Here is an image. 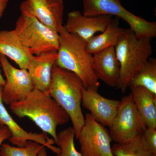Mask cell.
<instances>
[{
    "label": "cell",
    "mask_w": 156,
    "mask_h": 156,
    "mask_svg": "<svg viewBox=\"0 0 156 156\" xmlns=\"http://www.w3.org/2000/svg\"><path fill=\"white\" fill-rule=\"evenodd\" d=\"M11 112L20 119L28 118L43 132L49 134L56 144L57 128L69 122L66 112L50 95L34 89L23 100L9 105Z\"/></svg>",
    "instance_id": "obj_1"
},
{
    "label": "cell",
    "mask_w": 156,
    "mask_h": 156,
    "mask_svg": "<svg viewBox=\"0 0 156 156\" xmlns=\"http://www.w3.org/2000/svg\"><path fill=\"white\" fill-rule=\"evenodd\" d=\"M59 44L56 64L75 74L85 89L98 90L100 82L93 69V55L87 50V41L69 33L64 26L59 31Z\"/></svg>",
    "instance_id": "obj_2"
},
{
    "label": "cell",
    "mask_w": 156,
    "mask_h": 156,
    "mask_svg": "<svg viewBox=\"0 0 156 156\" xmlns=\"http://www.w3.org/2000/svg\"><path fill=\"white\" fill-rule=\"evenodd\" d=\"M85 88L80 79L75 74L54 65L49 95L69 116L76 139L85 122L82 109V97Z\"/></svg>",
    "instance_id": "obj_3"
},
{
    "label": "cell",
    "mask_w": 156,
    "mask_h": 156,
    "mask_svg": "<svg viewBox=\"0 0 156 156\" xmlns=\"http://www.w3.org/2000/svg\"><path fill=\"white\" fill-rule=\"evenodd\" d=\"M152 39L140 37L130 29L115 47L120 64V72L116 88L125 93L131 80L151 58L153 53Z\"/></svg>",
    "instance_id": "obj_4"
},
{
    "label": "cell",
    "mask_w": 156,
    "mask_h": 156,
    "mask_svg": "<svg viewBox=\"0 0 156 156\" xmlns=\"http://www.w3.org/2000/svg\"><path fill=\"white\" fill-rule=\"evenodd\" d=\"M14 30L22 44L33 55L57 52L58 33L50 29L33 16L21 13L15 23Z\"/></svg>",
    "instance_id": "obj_5"
},
{
    "label": "cell",
    "mask_w": 156,
    "mask_h": 156,
    "mask_svg": "<svg viewBox=\"0 0 156 156\" xmlns=\"http://www.w3.org/2000/svg\"><path fill=\"white\" fill-rule=\"evenodd\" d=\"M83 14L85 16L106 15L121 18L140 37L152 39L156 36L155 22L148 21L125 9L119 0H83Z\"/></svg>",
    "instance_id": "obj_6"
},
{
    "label": "cell",
    "mask_w": 156,
    "mask_h": 156,
    "mask_svg": "<svg viewBox=\"0 0 156 156\" xmlns=\"http://www.w3.org/2000/svg\"><path fill=\"white\" fill-rule=\"evenodd\" d=\"M109 128L112 140L116 143L133 139L142 134L147 128L135 107L131 93L120 101L117 114Z\"/></svg>",
    "instance_id": "obj_7"
},
{
    "label": "cell",
    "mask_w": 156,
    "mask_h": 156,
    "mask_svg": "<svg viewBox=\"0 0 156 156\" xmlns=\"http://www.w3.org/2000/svg\"><path fill=\"white\" fill-rule=\"evenodd\" d=\"M77 139L83 156H114L109 131L89 113L85 116V122Z\"/></svg>",
    "instance_id": "obj_8"
},
{
    "label": "cell",
    "mask_w": 156,
    "mask_h": 156,
    "mask_svg": "<svg viewBox=\"0 0 156 156\" xmlns=\"http://www.w3.org/2000/svg\"><path fill=\"white\" fill-rule=\"evenodd\" d=\"M0 63L6 77L2 99L4 104L9 105L24 99L34 88L27 69L14 67L5 56L1 54Z\"/></svg>",
    "instance_id": "obj_9"
},
{
    "label": "cell",
    "mask_w": 156,
    "mask_h": 156,
    "mask_svg": "<svg viewBox=\"0 0 156 156\" xmlns=\"http://www.w3.org/2000/svg\"><path fill=\"white\" fill-rule=\"evenodd\" d=\"M20 10L56 32L63 26V0H25L20 5Z\"/></svg>",
    "instance_id": "obj_10"
},
{
    "label": "cell",
    "mask_w": 156,
    "mask_h": 156,
    "mask_svg": "<svg viewBox=\"0 0 156 156\" xmlns=\"http://www.w3.org/2000/svg\"><path fill=\"white\" fill-rule=\"evenodd\" d=\"M3 86H0V125L6 126L11 132V136L9 139L13 145L23 147L29 140L36 141L44 146L56 154L60 152L58 147L54 146V140L50 138L47 133L28 132L21 128L13 119L6 109L2 99Z\"/></svg>",
    "instance_id": "obj_11"
},
{
    "label": "cell",
    "mask_w": 156,
    "mask_h": 156,
    "mask_svg": "<svg viewBox=\"0 0 156 156\" xmlns=\"http://www.w3.org/2000/svg\"><path fill=\"white\" fill-rule=\"evenodd\" d=\"M113 19L109 15L85 16L76 10L68 14L66 23L63 26L69 33L76 35L87 41L97 33L102 32Z\"/></svg>",
    "instance_id": "obj_12"
},
{
    "label": "cell",
    "mask_w": 156,
    "mask_h": 156,
    "mask_svg": "<svg viewBox=\"0 0 156 156\" xmlns=\"http://www.w3.org/2000/svg\"><path fill=\"white\" fill-rule=\"evenodd\" d=\"M120 101L109 99L101 95L97 90L84 89L82 105L92 117L105 127H109L119 110Z\"/></svg>",
    "instance_id": "obj_13"
},
{
    "label": "cell",
    "mask_w": 156,
    "mask_h": 156,
    "mask_svg": "<svg viewBox=\"0 0 156 156\" xmlns=\"http://www.w3.org/2000/svg\"><path fill=\"white\" fill-rule=\"evenodd\" d=\"M57 52H49L33 56L29 64L28 70L34 89L49 95L52 70L56 64Z\"/></svg>",
    "instance_id": "obj_14"
},
{
    "label": "cell",
    "mask_w": 156,
    "mask_h": 156,
    "mask_svg": "<svg viewBox=\"0 0 156 156\" xmlns=\"http://www.w3.org/2000/svg\"><path fill=\"white\" fill-rule=\"evenodd\" d=\"M92 55L93 70L97 79L109 87H117L120 67L115 47L107 48Z\"/></svg>",
    "instance_id": "obj_15"
},
{
    "label": "cell",
    "mask_w": 156,
    "mask_h": 156,
    "mask_svg": "<svg viewBox=\"0 0 156 156\" xmlns=\"http://www.w3.org/2000/svg\"><path fill=\"white\" fill-rule=\"evenodd\" d=\"M0 54L14 61L20 69L27 70L33 56L22 44L14 29L0 30Z\"/></svg>",
    "instance_id": "obj_16"
},
{
    "label": "cell",
    "mask_w": 156,
    "mask_h": 156,
    "mask_svg": "<svg viewBox=\"0 0 156 156\" xmlns=\"http://www.w3.org/2000/svg\"><path fill=\"white\" fill-rule=\"evenodd\" d=\"M135 107L147 128L156 129V96L142 87H130Z\"/></svg>",
    "instance_id": "obj_17"
},
{
    "label": "cell",
    "mask_w": 156,
    "mask_h": 156,
    "mask_svg": "<svg viewBox=\"0 0 156 156\" xmlns=\"http://www.w3.org/2000/svg\"><path fill=\"white\" fill-rule=\"evenodd\" d=\"M126 30L120 27L119 18H113L106 29L98 35L87 41V48L91 54H95L111 47H115Z\"/></svg>",
    "instance_id": "obj_18"
},
{
    "label": "cell",
    "mask_w": 156,
    "mask_h": 156,
    "mask_svg": "<svg viewBox=\"0 0 156 156\" xmlns=\"http://www.w3.org/2000/svg\"><path fill=\"white\" fill-rule=\"evenodd\" d=\"M142 87L156 96V59L150 58L133 78L129 87Z\"/></svg>",
    "instance_id": "obj_19"
},
{
    "label": "cell",
    "mask_w": 156,
    "mask_h": 156,
    "mask_svg": "<svg viewBox=\"0 0 156 156\" xmlns=\"http://www.w3.org/2000/svg\"><path fill=\"white\" fill-rule=\"evenodd\" d=\"M112 150L114 156H152L146 145L142 134L127 142L114 144Z\"/></svg>",
    "instance_id": "obj_20"
},
{
    "label": "cell",
    "mask_w": 156,
    "mask_h": 156,
    "mask_svg": "<svg viewBox=\"0 0 156 156\" xmlns=\"http://www.w3.org/2000/svg\"><path fill=\"white\" fill-rule=\"evenodd\" d=\"M75 133L72 127L66 128L57 133L56 144L60 152L56 156H83L76 149L74 139Z\"/></svg>",
    "instance_id": "obj_21"
},
{
    "label": "cell",
    "mask_w": 156,
    "mask_h": 156,
    "mask_svg": "<svg viewBox=\"0 0 156 156\" xmlns=\"http://www.w3.org/2000/svg\"><path fill=\"white\" fill-rule=\"evenodd\" d=\"M44 146L29 140L25 146L18 147L3 143L0 147V156H38Z\"/></svg>",
    "instance_id": "obj_22"
},
{
    "label": "cell",
    "mask_w": 156,
    "mask_h": 156,
    "mask_svg": "<svg viewBox=\"0 0 156 156\" xmlns=\"http://www.w3.org/2000/svg\"><path fill=\"white\" fill-rule=\"evenodd\" d=\"M142 135L151 154L152 156H156V129L147 128Z\"/></svg>",
    "instance_id": "obj_23"
},
{
    "label": "cell",
    "mask_w": 156,
    "mask_h": 156,
    "mask_svg": "<svg viewBox=\"0 0 156 156\" xmlns=\"http://www.w3.org/2000/svg\"><path fill=\"white\" fill-rule=\"evenodd\" d=\"M11 134L10 130L6 126H3L0 128V147L3 142L11 137Z\"/></svg>",
    "instance_id": "obj_24"
},
{
    "label": "cell",
    "mask_w": 156,
    "mask_h": 156,
    "mask_svg": "<svg viewBox=\"0 0 156 156\" xmlns=\"http://www.w3.org/2000/svg\"><path fill=\"white\" fill-rule=\"evenodd\" d=\"M9 2V0H0V18L2 17Z\"/></svg>",
    "instance_id": "obj_25"
},
{
    "label": "cell",
    "mask_w": 156,
    "mask_h": 156,
    "mask_svg": "<svg viewBox=\"0 0 156 156\" xmlns=\"http://www.w3.org/2000/svg\"><path fill=\"white\" fill-rule=\"evenodd\" d=\"M38 156H48L47 154V151H46L45 147L43 148L41 151L39 153Z\"/></svg>",
    "instance_id": "obj_26"
},
{
    "label": "cell",
    "mask_w": 156,
    "mask_h": 156,
    "mask_svg": "<svg viewBox=\"0 0 156 156\" xmlns=\"http://www.w3.org/2000/svg\"><path fill=\"white\" fill-rule=\"evenodd\" d=\"M5 83V80L3 78V76L1 74V70H0V86L4 87Z\"/></svg>",
    "instance_id": "obj_27"
},
{
    "label": "cell",
    "mask_w": 156,
    "mask_h": 156,
    "mask_svg": "<svg viewBox=\"0 0 156 156\" xmlns=\"http://www.w3.org/2000/svg\"><path fill=\"white\" fill-rule=\"evenodd\" d=\"M2 126H1V125H0V128H2Z\"/></svg>",
    "instance_id": "obj_28"
}]
</instances>
